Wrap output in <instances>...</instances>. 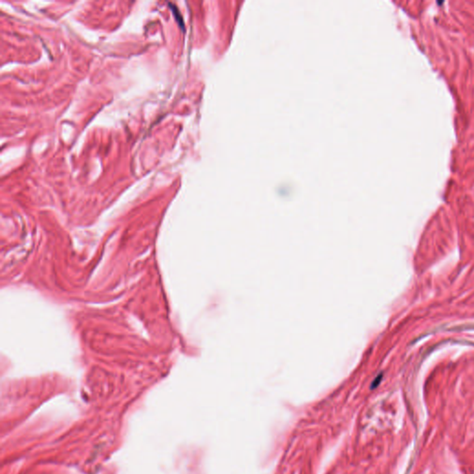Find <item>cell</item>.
<instances>
[{
    "label": "cell",
    "mask_w": 474,
    "mask_h": 474,
    "mask_svg": "<svg viewBox=\"0 0 474 474\" xmlns=\"http://www.w3.org/2000/svg\"><path fill=\"white\" fill-rule=\"evenodd\" d=\"M382 378H383V375L381 374V375H379V376H378L376 379L374 380V382H373V385H372V389H373V388H375V387H377V386H378V385H379L380 382H381Z\"/></svg>",
    "instance_id": "cell-1"
}]
</instances>
